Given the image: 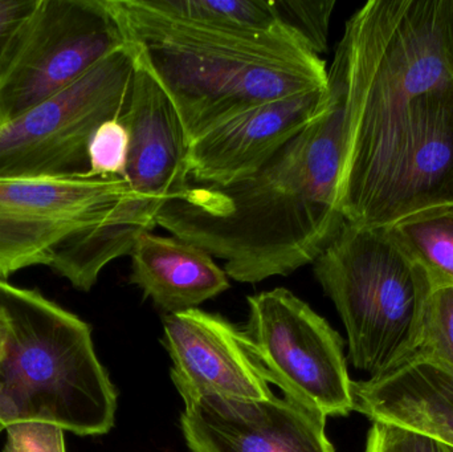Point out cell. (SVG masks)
<instances>
[{"label": "cell", "instance_id": "cell-6", "mask_svg": "<svg viewBox=\"0 0 453 452\" xmlns=\"http://www.w3.org/2000/svg\"><path fill=\"white\" fill-rule=\"evenodd\" d=\"M125 47L106 0H37L0 57V126Z\"/></svg>", "mask_w": 453, "mask_h": 452}, {"label": "cell", "instance_id": "cell-4", "mask_svg": "<svg viewBox=\"0 0 453 452\" xmlns=\"http://www.w3.org/2000/svg\"><path fill=\"white\" fill-rule=\"evenodd\" d=\"M0 424L45 421L88 437L114 426L117 390L81 318L0 279Z\"/></svg>", "mask_w": 453, "mask_h": 452}, {"label": "cell", "instance_id": "cell-17", "mask_svg": "<svg viewBox=\"0 0 453 452\" xmlns=\"http://www.w3.org/2000/svg\"><path fill=\"white\" fill-rule=\"evenodd\" d=\"M415 355L434 358L453 369V287H438L431 292Z\"/></svg>", "mask_w": 453, "mask_h": 452}, {"label": "cell", "instance_id": "cell-19", "mask_svg": "<svg viewBox=\"0 0 453 452\" xmlns=\"http://www.w3.org/2000/svg\"><path fill=\"white\" fill-rule=\"evenodd\" d=\"M129 130L122 119H109L98 126L88 146L90 177H122L129 154Z\"/></svg>", "mask_w": 453, "mask_h": 452}, {"label": "cell", "instance_id": "cell-10", "mask_svg": "<svg viewBox=\"0 0 453 452\" xmlns=\"http://www.w3.org/2000/svg\"><path fill=\"white\" fill-rule=\"evenodd\" d=\"M180 425L191 452H335L326 417L274 395L186 401Z\"/></svg>", "mask_w": 453, "mask_h": 452}, {"label": "cell", "instance_id": "cell-13", "mask_svg": "<svg viewBox=\"0 0 453 452\" xmlns=\"http://www.w3.org/2000/svg\"><path fill=\"white\" fill-rule=\"evenodd\" d=\"M354 410L372 424L390 425L453 450V369L412 356L388 373L353 382Z\"/></svg>", "mask_w": 453, "mask_h": 452}, {"label": "cell", "instance_id": "cell-23", "mask_svg": "<svg viewBox=\"0 0 453 452\" xmlns=\"http://www.w3.org/2000/svg\"><path fill=\"white\" fill-rule=\"evenodd\" d=\"M438 27L444 60L453 77V0H438Z\"/></svg>", "mask_w": 453, "mask_h": 452}, {"label": "cell", "instance_id": "cell-20", "mask_svg": "<svg viewBox=\"0 0 453 452\" xmlns=\"http://www.w3.org/2000/svg\"><path fill=\"white\" fill-rule=\"evenodd\" d=\"M5 432L7 442L3 452H65V430L52 422H15L5 427Z\"/></svg>", "mask_w": 453, "mask_h": 452}, {"label": "cell", "instance_id": "cell-1", "mask_svg": "<svg viewBox=\"0 0 453 452\" xmlns=\"http://www.w3.org/2000/svg\"><path fill=\"white\" fill-rule=\"evenodd\" d=\"M329 76L342 97L337 209L391 226L453 207V77L438 0H370L346 23Z\"/></svg>", "mask_w": 453, "mask_h": 452}, {"label": "cell", "instance_id": "cell-5", "mask_svg": "<svg viewBox=\"0 0 453 452\" xmlns=\"http://www.w3.org/2000/svg\"><path fill=\"white\" fill-rule=\"evenodd\" d=\"M313 264L345 326L354 368L374 379L417 353L434 287L388 226L343 223Z\"/></svg>", "mask_w": 453, "mask_h": 452}, {"label": "cell", "instance_id": "cell-9", "mask_svg": "<svg viewBox=\"0 0 453 452\" xmlns=\"http://www.w3.org/2000/svg\"><path fill=\"white\" fill-rule=\"evenodd\" d=\"M122 177L0 178V279L36 265L111 219L130 198Z\"/></svg>", "mask_w": 453, "mask_h": 452}, {"label": "cell", "instance_id": "cell-12", "mask_svg": "<svg viewBox=\"0 0 453 452\" xmlns=\"http://www.w3.org/2000/svg\"><path fill=\"white\" fill-rule=\"evenodd\" d=\"M332 89L311 90L255 106L188 145L196 185L225 186L257 172L306 125L321 116Z\"/></svg>", "mask_w": 453, "mask_h": 452}, {"label": "cell", "instance_id": "cell-26", "mask_svg": "<svg viewBox=\"0 0 453 452\" xmlns=\"http://www.w3.org/2000/svg\"><path fill=\"white\" fill-rule=\"evenodd\" d=\"M449 451L453 452L452 448H449Z\"/></svg>", "mask_w": 453, "mask_h": 452}, {"label": "cell", "instance_id": "cell-14", "mask_svg": "<svg viewBox=\"0 0 453 452\" xmlns=\"http://www.w3.org/2000/svg\"><path fill=\"white\" fill-rule=\"evenodd\" d=\"M130 283L159 310H196L229 288L228 275L203 249L178 238L142 234L132 251Z\"/></svg>", "mask_w": 453, "mask_h": 452}, {"label": "cell", "instance_id": "cell-18", "mask_svg": "<svg viewBox=\"0 0 453 452\" xmlns=\"http://www.w3.org/2000/svg\"><path fill=\"white\" fill-rule=\"evenodd\" d=\"M274 5L282 23L314 53L326 52L334 0H274Z\"/></svg>", "mask_w": 453, "mask_h": 452}, {"label": "cell", "instance_id": "cell-16", "mask_svg": "<svg viewBox=\"0 0 453 452\" xmlns=\"http://www.w3.org/2000/svg\"><path fill=\"white\" fill-rule=\"evenodd\" d=\"M154 11L191 23L234 31H281L288 27L277 12L274 0H145ZM290 29V28H289Z\"/></svg>", "mask_w": 453, "mask_h": 452}, {"label": "cell", "instance_id": "cell-8", "mask_svg": "<svg viewBox=\"0 0 453 452\" xmlns=\"http://www.w3.org/2000/svg\"><path fill=\"white\" fill-rule=\"evenodd\" d=\"M248 305L242 331L266 382L326 418L351 413L353 381L338 332L285 288L253 295Z\"/></svg>", "mask_w": 453, "mask_h": 452}, {"label": "cell", "instance_id": "cell-11", "mask_svg": "<svg viewBox=\"0 0 453 452\" xmlns=\"http://www.w3.org/2000/svg\"><path fill=\"white\" fill-rule=\"evenodd\" d=\"M164 331L173 361L172 379L183 402L204 395L273 397L242 329L222 316L198 308L170 313L164 318Z\"/></svg>", "mask_w": 453, "mask_h": 452}, {"label": "cell", "instance_id": "cell-21", "mask_svg": "<svg viewBox=\"0 0 453 452\" xmlns=\"http://www.w3.org/2000/svg\"><path fill=\"white\" fill-rule=\"evenodd\" d=\"M365 452H451L443 443L426 435L390 426L372 424L367 434Z\"/></svg>", "mask_w": 453, "mask_h": 452}, {"label": "cell", "instance_id": "cell-22", "mask_svg": "<svg viewBox=\"0 0 453 452\" xmlns=\"http://www.w3.org/2000/svg\"><path fill=\"white\" fill-rule=\"evenodd\" d=\"M36 4L37 0H0V57L8 40Z\"/></svg>", "mask_w": 453, "mask_h": 452}, {"label": "cell", "instance_id": "cell-3", "mask_svg": "<svg viewBox=\"0 0 453 452\" xmlns=\"http://www.w3.org/2000/svg\"><path fill=\"white\" fill-rule=\"evenodd\" d=\"M135 60L174 106L188 145L234 117L280 98L329 88V71L292 29L234 31L106 0Z\"/></svg>", "mask_w": 453, "mask_h": 452}, {"label": "cell", "instance_id": "cell-2", "mask_svg": "<svg viewBox=\"0 0 453 452\" xmlns=\"http://www.w3.org/2000/svg\"><path fill=\"white\" fill-rule=\"evenodd\" d=\"M332 101L257 172L225 186L190 183L157 226L222 260L228 278L256 284L313 264L346 222L337 209L343 108Z\"/></svg>", "mask_w": 453, "mask_h": 452}, {"label": "cell", "instance_id": "cell-25", "mask_svg": "<svg viewBox=\"0 0 453 452\" xmlns=\"http://www.w3.org/2000/svg\"><path fill=\"white\" fill-rule=\"evenodd\" d=\"M3 430H5V427H4V426H3V425H2V424H0V433H2V432H3Z\"/></svg>", "mask_w": 453, "mask_h": 452}, {"label": "cell", "instance_id": "cell-15", "mask_svg": "<svg viewBox=\"0 0 453 452\" xmlns=\"http://www.w3.org/2000/svg\"><path fill=\"white\" fill-rule=\"evenodd\" d=\"M388 227L422 265L434 288L453 287V207L418 212Z\"/></svg>", "mask_w": 453, "mask_h": 452}, {"label": "cell", "instance_id": "cell-7", "mask_svg": "<svg viewBox=\"0 0 453 452\" xmlns=\"http://www.w3.org/2000/svg\"><path fill=\"white\" fill-rule=\"evenodd\" d=\"M135 57L127 44L52 97L0 126V178L88 172V146L100 125L127 109Z\"/></svg>", "mask_w": 453, "mask_h": 452}, {"label": "cell", "instance_id": "cell-24", "mask_svg": "<svg viewBox=\"0 0 453 452\" xmlns=\"http://www.w3.org/2000/svg\"><path fill=\"white\" fill-rule=\"evenodd\" d=\"M3 342H4V323L0 318V356H2Z\"/></svg>", "mask_w": 453, "mask_h": 452}]
</instances>
